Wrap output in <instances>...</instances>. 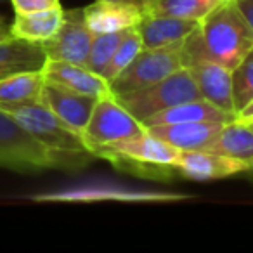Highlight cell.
<instances>
[{
  "label": "cell",
  "instance_id": "6da1fadb",
  "mask_svg": "<svg viewBox=\"0 0 253 253\" xmlns=\"http://www.w3.org/2000/svg\"><path fill=\"white\" fill-rule=\"evenodd\" d=\"M95 155L82 151H54L37 141L33 135L0 109V169L23 173H39L43 170H77L90 165Z\"/></svg>",
  "mask_w": 253,
  "mask_h": 253
},
{
  "label": "cell",
  "instance_id": "7a4b0ae2",
  "mask_svg": "<svg viewBox=\"0 0 253 253\" xmlns=\"http://www.w3.org/2000/svg\"><path fill=\"white\" fill-rule=\"evenodd\" d=\"M208 59L234 70L253 50V28L234 0H222L198 25Z\"/></svg>",
  "mask_w": 253,
  "mask_h": 253
},
{
  "label": "cell",
  "instance_id": "3957f363",
  "mask_svg": "<svg viewBox=\"0 0 253 253\" xmlns=\"http://www.w3.org/2000/svg\"><path fill=\"white\" fill-rule=\"evenodd\" d=\"M0 109L12 116L30 135L54 151H82L85 142L78 132L56 116L42 101L19 104H0Z\"/></svg>",
  "mask_w": 253,
  "mask_h": 253
},
{
  "label": "cell",
  "instance_id": "277c9868",
  "mask_svg": "<svg viewBox=\"0 0 253 253\" xmlns=\"http://www.w3.org/2000/svg\"><path fill=\"white\" fill-rule=\"evenodd\" d=\"M115 97L139 122L155 115V113L180 104V102L203 99L187 68H180V70L173 71L172 75L160 80L158 84H153L146 88H141V90L128 92V94L115 95Z\"/></svg>",
  "mask_w": 253,
  "mask_h": 253
},
{
  "label": "cell",
  "instance_id": "5b68a950",
  "mask_svg": "<svg viewBox=\"0 0 253 253\" xmlns=\"http://www.w3.org/2000/svg\"><path fill=\"white\" fill-rule=\"evenodd\" d=\"M144 130L142 123L125 106L120 104L115 94L97 99L92 115L82 132V139L88 151L101 146L134 137Z\"/></svg>",
  "mask_w": 253,
  "mask_h": 253
},
{
  "label": "cell",
  "instance_id": "8992f818",
  "mask_svg": "<svg viewBox=\"0 0 253 253\" xmlns=\"http://www.w3.org/2000/svg\"><path fill=\"white\" fill-rule=\"evenodd\" d=\"M180 68H184L180 43L158 49H142L118 77L109 82V87L115 95L128 94L158 84Z\"/></svg>",
  "mask_w": 253,
  "mask_h": 253
},
{
  "label": "cell",
  "instance_id": "52a82bcc",
  "mask_svg": "<svg viewBox=\"0 0 253 253\" xmlns=\"http://www.w3.org/2000/svg\"><path fill=\"white\" fill-rule=\"evenodd\" d=\"M94 33L88 30L84 18V7L64 11V21L56 35L42 42L47 59L64 61L85 66Z\"/></svg>",
  "mask_w": 253,
  "mask_h": 253
},
{
  "label": "cell",
  "instance_id": "ba28073f",
  "mask_svg": "<svg viewBox=\"0 0 253 253\" xmlns=\"http://www.w3.org/2000/svg\"><path fill=\"white\" fill-rule=\"evenodd\" d=\"M175 167L180 177L187 180H198V182L225 179L236 173H245L250 169L248 163L241 160L208 151V149L180 151Z\"/></svg>",
  "mask_w": 253,
  "mask_h": 253
},
{
  "label": "cell",
  "instance_id": "9c48e42d",
  "mask_svg": "<svg viewBox=\"0 0 253 253\" xmlns=\"http://www.w3.org/2000/svg\"><path fill=\"white\" fill-rule=\"evenodd\" d=\"M40 101L54 115L59 116L70 128H73L75 132L82 135L97 99L45 80L42 92H40Z\"/></svg>",
  "mask_w": 253,
  "mask_h": 253
},
{
  "label": "cell",
  "instance_id": "30bf717a",
  "mask_svg": "<svg viewBox=\"0 0 253 253\" xmlns=\"http://www.w3.org/2000/svg\"><path fill=\"white\" fill-rule=\"evenodd\" d=\"M201 97L211 102L218 109L234 115V102H232V75L222 64L211 59L196 61L187 66Z\"/></svg>",
  "mask_w": 253,
  "mask_h": 253
},
{
  "label": "cell",
  "instance_id": "8fae6325",
  "mask_svg": "<svg viewBox=\"0 0 253 253\" xmlns=\"http://www.w3.org/2000/svg\"><path fill=\"white\" fill-rule=\"evenodd\" d=\"M198 19L173 18V16L156 14L151 11H142L141 21L137 23L139 37L144 49H158L180 43L189 33L198 28Z\"/></svg>",
  "mask_w": 253,
  "mask_h": 253
},
{
  "label": "cell",
  "instance_id": "7c38bea8",
  "mask_svg": "<svg viewBox=\"0 0 253 253\" xmlns=\"http://www.w3.org/2000/svg\"><path fill=\"white\" fill-rule=\"evenodd\" d=\"M42 73L47 82H54V84H59L66 88H71V90L90 95V97L95 99L113 94L109 84L101 75L94 73V71H90L85 66H80V64L47 59L42 68Z\"/></svg>",
  "mask_w": 253,
  "mask_h": 253
},
{
  "label": "cell",
  "instance_id": "4fadbf2b",
  "mask_svg": "<svg viewBox=\"0 0 253 253\" xmlns=\"http://www.w3.org/2000/svg\"><path fill=\"white\" fill-rule=\"evenodd\" d=\"M224 125V122H186L148 126V130L179 151H196V149H208V146L220 134Z\"/></svg>",
  "mask_w": 253,
  "mask_h": 253
},
{
  "label": "cell",
  "instance_id": "5bb4252c",
  "mask_svg": "<svg viewBox=\"0 0 253 253\" xmlns=\"http://www.w3.org/2000/svg\"><path fill=\"white\" fill-rule=\"evenodd\" d=\"M141 16L142 11L135 5L111 0H95L94 4L84 7L85 23L94 35L134 28L141 21Z\"/></svg>",
  "mask_w": 253,
  "mask_h": 253
},
{
  "label": "cell",
  "instance_id": "9a60e30c",
  "mask_svg": "<svg viewBox=\"0 0 253 253\" xmlns=\"http://www.w3.org/2000/svg\"><path fill=\"white\" fill-rule=\"evenodd\" d=\"M109 151L120 153L123 156H130V158L141 160V162L148 163H162V165H175L179 160L180 151L173 146L167 144L160 137L144 128L141 134L134 135V137L123 139V141L113 142L109 146H101ZM99 149V148H95ZM94 151V149H92Z\"/></svg>",
  "mask_w": 253,
  "mask_h": 253
},
{
  "label": "cell",
  "instance_id": "2e32d148",
  "mask_svg": "<svg viewBox=\"0 0 253 253\" xmlns=\"http://www.w3.org/2000/svg\"><path fill=\"white\" fill-rule=\"evenodd\" d=\"M234 115L218 109L211 102L205 99H194V101L180 102L169 109H163L160 113L148 116L142 120V126H156V125H173V123H186V122H231Z\"/></svg>",
  "mask_w": 253,
  "mask_h": 253
},
{
  "label": "cell",
  "instance_id": "e0dca14e",
  "mask_svg": "<svg viewBox=\"0 0 253 253\" xmlns=\"http://www.w3.org/2000/svg\"><path fill=\"white\" fill-rule=\"evenodd\" d=\"M182 194L167 193H137L125 189H108V187H80V189L57 191V193L40 194L37 201H95V200H118V201H175L184 200Z\"/></svg>",
  "mask_w": 253,
  "mask_h": 253
},
{
  "label": "cell",
  "instance_id": "ac0fdd59",
  "mask_svg": "<svg viewBox=\"0 0 253 253\" xmlns=\"http://www.w3.org/2000/svg\"><path fill=\"white\" fill-rule=\"evenodd\" d=\"M64 21V9L52 7L33 12H16L12 25L9 26L11 37L28 42L42 43L56 35Z\"/></svg>",
  "mask_w": 253,
  "mask_h": 253
},
{
  "label": "cell",
  "instance_id": "d6986e66",
  "mask_svg": "<svg viewBox=\"0 0 253 253\" xmlns=\"http://www.w3.org/2000/svg\"><path fill=\"white\" fill-rule=\"evenodd\" d=\"M45 61L47 56L42 49V43L14 39V37L0 42V78L19 71L42 70Z\"/></svg>",
  "mask_w": 253,
  "mask_h": 253
},
{
  "label": "cell",
  "instance_id": "ffe728a7",
  "mask_svg": "<svg viewBox=\"0 0 253 253\" xmlns=\"http://www.w3.org/2000/svg\"><path fill=\"white\" fill-rule=\"evenodd\" d=\"M208 151L241 160L253 167V130L239 120H231L208 146Z\"/></svg>",
  "mask_w": 253,
  "mask_h": 253
},
{
  "label": "cell",
  "instance_id": "44dd1931",
  "mask_svg": "<svg viewBox=\"0 0 253 253\" xmlns=\"http://www.w3.org/2000/svg\"><path fill=\"white\" fill-rule=\"evenodd\" d=\"M92 153L95 155V158H102V160H106V162H109L116 170L132 173V175L141 177V179L170 182V180L180 177L175 165H162V163L141 162V160L130 158V156H123V155H120V153L109 151V149H104V148L94 149Z\"/></svg>",
  "mask_w": 253,
  "mask_h": 253
},
{
  "label": "cell",
  "instance_id": "7402d4cb",
  "mask_svg": "<svg viewBox=\"0 0 253 253\" xmlns=\"http://www.w3.org/2000/svg\"><path fill=\"white\" fill-rule=\"evenodd\" d=\"M45 84L42 70L19 71L0 78V104H19V102L39 101Z\"/></svg>",
  "mask_w": 253,
  "mask_h": 253
},
{
  "label": "cell",
  "instance_id": "603a6c76",
  "mask_svg": "<svg viewBox=\"0 0 253 253\" xmlns=\"http://www.w3.org/2000/svg\"><path fill=\"white\" fill-rule=\"evenodd\" d=\"M220 2L222 0H151L144 11L200 21Z\"/></svg>",
  "mask_w": 253,
  "mask_h": 253
},
{
  "label": "cell",
  "instance_id": "cb8c5ba5",
  "mask_svg": "<svg viewBox=\"0 0 253 253\" xmlns=\"http://www.w3.org/2000/svg\"><path fill=\"white\" fill-rule=\"evenodd\" d=\"M142 49H144V45H142V40H141V37H139L135 26L134 28H128L125 32V35H123L122 42L116 47V50L113 52L111 59H109L108 64L104 66L101 77L109 84L113 78L118 77V75L134 61V57L137 56Z\"/></svg>",
  "mask_w": 253,
  "mask_h": 253
},
{
  "label": "cell",
  "instance_id": "d4e9b609",
  "mask_svg": "<svg viewBox=\"0 0 253 253\" xmlns=\"http://www.w3.org/2000/svg\"><path fill=\"white\" fill-rule=\"evenodd\" d=\"M232 75V102L238 115L253 101V50L231 71Z\"/></svg>",
  "mask_w": 253,
  "mask_h": 253
},
{
  "label": "cell",
  "instance_id": "484cf974",
  "mask_svg": "<svg viewBox=\"0 0 253 253\" xmlns=\"http://www.w3.org/2000/svg\"><path fill=\"white\" fill-rule=\"evenodd\" d=\"M125 32L126 30H123V32L97 33V35H94L87 61H85V68H88V70L94 71V73L101 75L104 66L108 64V61L111 59L113 52H115L116 47H118V43L122 42Z\"/></svg>",
  "mask_w": 253,
  "mask_h": 253
},
{
  "label": "cell",
  "instance_id": "4316f807",
  "mask_svg": "<svg viewBox=\"0 0 253 253\" xmlns=\"http://www.w3.org/2000/svg\"><path fill=\"white\" fill-rule=\"evenodd\" d=\"M14 12H33L43 11V9L59 7V0H11Z\"/></svg>",
  "mask_w": 253,
  "mask_h": 253
},
{
  "label": "cell",
  "instance_id": "83f0119b",
  "mask_svg": "<svg viewBox=\"0 0 253 253\" xmlns=\"http://www.w3.org/2000/svg\"><path fill=\"white\" fill-rule=\"evenodd\" d=\"M234 2L246 18V21L250 23V26L253 28V0H234Z\"/></svg>",
  "mask_w": 253,
  "mask_h": 253
},
{
  "label": "cell",
  "instance_id": "f1b7e54d",
  "mask_svg": "<svg viewBox=\"0 0 253 253\" xmlns=\"http://www.w3.org/2000/svg\"><path fill=\"white\" fill-rule=\"evenodd\" d=\"M236 120H239V122H245V123L252 122V120H253V101L250 102L246 108H243L238 115H236Z\"/></svg>",
  "mask_w": 253,
  "mask_h": 253
},
{
  "label": "cell",
  "instance_id": "f546056e",
  "mask_svg": "<svg viewBox=\"0 0 253 253\" xmlns=\"http://www.w3.org/2000/svg\"><path fill=\"white\" fill-rule=\"evenodd\" d=\"M111 2H120V4H130V5H135V7H139L141 11H144V9L149 5V2H151V0H111Z\"/></svg>",
  "mask_w": 253,
  "mask_h": 253
},
{
  "label": "cell",
  "instance_id": "4dcf8cb0",
  "mask_svg": "<svg viewBox=\"0 0 253 253\" xmlns=\"http://www.w3.org/2000/svg\"><path fill=\"white\" fill-rule=\"evenodd\" d=\"M7 39H11V32H9V26L5 25L4 18L0 16V42H4Z\"/></svg>",
  "mask_w": 253,
  "mask_h": 253
},
{
  "label": "cell",
  "instance_id": "1f68e13d",
  "mask_svg": "<svg viewBox=\"0 0 253 253\" xmlns=\"http://www.w3.org/2000/svg\"><path fill=\"white\" fill-rule=\"evenodd\" d=\"M245 173H246V175H248V177H250V179H252V180H253V167H250V169H248V170H246V172H245Z\"/></svg>",
  "mask_w": 253,
  "mask_h": 253
},
{
  "label": "cell",
  "instance_id": "d6a6232c",
  "mask_svg": "<svg viewBox=\"0 0 253 253\" xmlns=\"http://www.w3.org/2000/svg\"><path fill=\"white\" fill-rule=\"evenodd\" d=\"M243 123H245V122H243ZM246 125H248L250 128H252V130H253V122H248V123H246Z\"/></svg>",
  "mask_w": 253,
  "mask_h": 253
}]
</instances>
